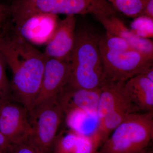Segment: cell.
Masks as SVG:
<instances>
[{
	"label": "cell",
	"instance_id": "6da1fadb",
	"mask_svg": "<svg viewBox=\"0 0 153 153\" xmlns=\"http://www.w3.org/2000/svg\"><path fill=\"white\" fill-rule=\"evenodd\" d=\"M100 38L87 29L76 31L75 44L69 62L70 85L96 89L106 83L99 44Z\"/></svg>",
	"mask_w": 153,
	"mask_h": 153
},
{
	"label": "cell",
	"instance_id": "7a4b0ae2",
	"mask_svg": "<svg viewBox=\"0 0 153 153\" xmlns=\"http://www.w3.org/2000/svg\"><path fill=\"white\" fill-rule=\"evenodd\" d=\"M9 7L14 24L40 13L66 16L90 14L97 17L111 15L114 11L107 0H14Z\"/></svg>",
	"mask_w": 153,
	"mask_h": 153
},
{
	"label": "cell",
	"instance_id": "3957f363",
	"mask_svg": "<svg viewBox=\"0 0 153 153\" xmlns=\"http://www.w3.org/2000/svg\"><path fill=\"white\" fill-rule=\"evenodd\" d=\"M153 137V111L132 113L111 134L100 153H140Z\"/></svg>",
	"mask_w": 153,
	"mask_h": 153
},
{
	"label": "cell",
	"instance_id": "277c9868",
	"mask_svg": "<svg viewBox=\"0 0 153 153\" xmlns=\"http://www.w3.org/2000/svg\"><path fill=\"white\" fill-rule=\"evenodd\" d=\"M64 117L57 97L34 107L29 111L32 133L28 140L45 153H50Z\"/></svg>",
	"mask_w": 153,
	"mask_h": 153
},
{
	"label": "cell",
	"instance_id": "5b68a950",
	"mask_svg": "<svg viewBox=\"0 0 153 153\" xmlns=\"http://www.w3.org/2000/svg\"><path fill=\"white\" fill-rule=\"evenodd\" d=\"M99 48L106 82H126L153 67V57L134 49L115 52L107 50L100 44Z\"/></svg>",
	"mask_w": 153,
	"mask_h": 153
},
{
	"label": "cell",
	"instance_id": "8992f818",
	"mask_svg": "<svg viewBox=\"0 0 153 153\" xmlns=\"http://www.w3.org/2000/svg\"><path fill=\"white\" fill-rule=\"evenodd\" d=\"M0 132L12 145L24 142L32 134L29 111L12 95L0 100Z\"/></svg>",
	"mask_w": 153,
	"mask_h": 153
},
{
	"label": "cell",
	"instance_id": "52a82bcc",
	"mask_svg": "<svg viewBox=\"0 0 153 153\" xmlns=\"http://www.w3.org/2000/svg\"><path fill=\"white\" fill-rule=\"evenodd\" d=\"M60 20L58 15L40 13L13 24L18 34L30 44L43 45L52 38Z\"/></svg>",
	"mask_w": 153,
	"mask_h": 153
},
{
	"label": "cell",
	"instance_id": "ba28073f",
	"mask_svg": "<svg viewBox=\"0 0 153 153\" xmlns=\"http://www.w3.org/2000/svg\"><path fill=\"white\" fill-rule=\"evenodd\" d=\"M70 78L69 63L47 58L41 87L33 108L49 100L57 98L62 88L69 82Z\"/></svg>",
	"mask_w": 153,
	"mask_h": 153
},
{
	"label": "cell",
	"instance_id": "9c48e42d",
	"mask_svg": "<svg viewBox=\"0 0 153 153\" xmlns=\"http://www.w3.org/2000/svg\"><path fill=\"white\" fill-rule=\"evenodd\" d=\"M76 25L74 15L66 16L59 21L55 33L46 45L44 52L47 58L69 63L75 44Z\"/></svg>",
	"mask_w": 153,
	"mask_h": 153
},
{
	"label": "cell",
	"instance_id": "30bf717a",
	"mask_svg": "<svg viewBox=\"0 0 153 153\" xmlns=\"http://www.w3.org/2000/svg\"><path fill=\"white\" fill-rule=\"evenodd\" d=\"M100 88L88 89L66 84L57 97L64 116L74 111L86 113L97 118Z\"/></svg>",
	"mask_w": 153,
	"mask_h": 153
},
{
	"label": "cell",
	"instance_id": "8fae6325",
	"mask_svg": "<svg viewBox=\"0 0 153 153\" xmlns=\"http://www.w3.org/2000/svg\"><path fill=\"white\" fill-rule=\"evenodd\" d=\"M106 32L123 38L132 48L153 57V43L151 39L140 38L133 33L120 19L115 15L96 17Z\"/></svg>",
	"mask_w": 153,
	"mask_h": 153
},
{
	"label": "cell",
	"instance_id": "7c38bea8",
	"mask_svg": "<svg viewBox=\"0 0 153 153\" xmlns=\"http://www.w3.org/2000/svg\"><path fill=\"white\" fill-rule=\"evenodd\" d=\"M100 148L91 135L70 129L61 131L56 137L53 153H100Z\"/></svg>",
	"mask_w": 153,
	"mask_h": 153
},
{
	"label": "cell",
	"instance_id": "4fadbf2b",
	"mask_svg": "<svg viewBox=\"0 0 153 153\" xmlns=\"http://www.w3.org/2000/svg\"><path fill=\"white\" fill-rule=\"evenodd\" d=\"M139 110L132 102L127 100L114 108L103 119L98 122L91 135L100 149L107 140L115 129L129 115L138 112Z\"/></svg>",
	"mask_w": 153,
	"mask_h": 153
},
{
	"label": "cell",
	"instance_id": "5bb4252c",
	"mask_svg": "<svg viewBox=\"0 0 153 153\" xmlns=\"http://www.w3.org/2000/svg\"><path fill=\"white\" fill-rule=\"evenodd\" d=\"M124 88L131 101L139 110L153 111V81L140 74L125 82Z\"/></svg>",
	"mask_w": 153,
	"mask_h": 153
},
{
	"label": "cell",
	"instance_id": "9a60e30c",
	"mask_svg": "<svg viewBox=\"0 0 153 153\" xmlns=\"http://www.w3.org/2000/svg\"><path fill=\"white\" fill-rule=\"evenodd\" d=\"M124 83L106 82L101 87L97 113V122L103 119L119 105L130 99L125 89Z\"/></svg>",
	"mask_w": 153,
	"mask_h": 153
},
{
	"label": "cell",
	"instance_id": "2e32d148",
	"mask_svg": "<svg viewBox=\"0 0 153 153\" xmlns=\"http://www.w3.org/2000/svg\"><path fill=\"white\" fill-rule=\"evenodd\" d=\"M116 11L127 16L136 18L141 16L148 0H107Z\"/></svg>",
	"mask_w": 153,
	"mask_h": 153
},
{
	"label": "cell",
	"instance_id": "e0dca14e",
	"mask_svg": "<svg viewBox=\"0 0 153 153\" xmlns=\"http://www.w3.org/2000/svg\"><path fill=\"white\" fill-rule=\"evenodd\" d=\"M129 29L140 38L151 39L153 37V19L143 16L136 17L131 23Z\"/></svg>",
	"mask_w": 153,
	"mask_h": 153
},
{
	"label": "cell",
	"instance_id": "ac0fdd59",
	"mask_svg": "<svg viewBox=\"0 0 153 153\" xmlns=\"http://www.w3.org/2000/svg\"><path fill=\"white\" fill-rule=\"evenodd\" d=\"M99 44L111 52H124L134 49L125 40L106 32L99 39Z\"/></svg>",
	"mask_w": 153,
	"mask_h": 153
},
{
	"label": "cell",
	"instance_id": "d6986e66",
	"mask_svg": "<svg viewBox=\"0 0 153 153\" xmlns=\"http://www.w3.org/2000/svg\"><path fill=\"white\" fill-rule=\"evenodd\" d=\"M6 60L0 52V100L12 95L11 84L6 73Z\"/></svg>",
	"mask_w": 153,
	"mask_h": 153
},
{
	"label": "cell",
	"instance_id": "ffe728a7",
	"mask_svg": "<svg viewBox=\"0 0 153 153\" xmlns=\"http://www.w3.org/2000/svg\"><path fill=\"white\" fill-rule=\"evenodd\" d=\"M12 153H45L29 140L13 145Z\"/></svg>",
	"mask_w": 153,
	"mask_h": 153
},
{
	"label": "cell",
	"instance_id": "44dd1931",
	"mask_svg": "<svg viewBox=\"0 0 153 153\" xmlns=\"http://www.w3.org/2000/svg\"><path fill=\"white\" fill-rule=\"evenodd\" d=\"M10 16V7L0 3V29L7 22L8 18Z\"/></svg>",
	"mask_w": 153,
	"mask_h": 153
},
{
	"label": "cell",
	"instance_id": "7402d4cb",
	"mask_svg": "<svg viewBox=\"0 0 153 153\" xmlns=\"http://www.w3.org/2000/svg\"><path fill=\"white\" fill-rule=\"evenodd\" d=\"M141 16L153 19V0H148Z\"/></svg>",
	"mask_w": 153,
	"mask_h": 153
},
{
	"label": "cell",
	"instance_id": "603a6c76",
	"mask_svg": "<svg viewBox=\"0 0 153 153\" xmlns=\"http://www.w3.org/2000/svg\"><path fill=\"white\" fill-rule=\"evenodd\" d=\"M12 146L5 137L0 132V150L9 149Z\"/></svg>",
	"mask_w": 153,
	"mask_h": 153
},
{
	"label": "cell",
	"instance_id": "cb8c5ba5",
	"mask_svg": "<svg viewBox=\"0 0 153 153\" xmlns=\"http://www.w3.org/2000/svg\"><path fill=\"white\" fill-rule=\"evenodd\" d=\"M144 74L148 79H150L151 81H153V67L149 68L144 73L142 74Z\"/></svg>",
	"mask_w": 153,
	"mask_h": 153
},
{
	"label": "cell",
	"instance_id": "d4e9b609",
	"mask_svg": "<svg viewBox=\"0 0 153 153\" xmlns=\"http://www.w3.org/2000/svg\"><path fill=\"white\" fill-rule=\"evenodd\" d=\"M12 146L10 148H9V149L0 150V153H11Z\"/></svg>",
	"mask_w": 153,
	"mask_h": 153
},
{
	"label": "cell",
	"instance_id": "484cf974",
	"mask_svg": "<svg viewBox=\"0 0 153 153\" xmlns=\"http://www.w3.org/2000/svg\"><path fill=\"white\" fill-rule=\"evenodd\" d=\"M140 153H152V151H149L148 150V148L147 149H146L144 150L142 152H141Z\"/></svg>",
	"mask_w": 153,
	"mask_h": 153
},
{
	"label": "cell",
	"instance_id": "4316f807",
	"mask_svg": "<svg viewBox=\"0 0 153 153\" xmlns=\"http://www.w3.org/2000/svg\"><path fill=\"white\" fill-rule=\"evenodd\" d=\"M11 153H12V150H11Z\"/></svg>",
	"mask_w": 153,
	"mask_h": 153
}]
</instances>
